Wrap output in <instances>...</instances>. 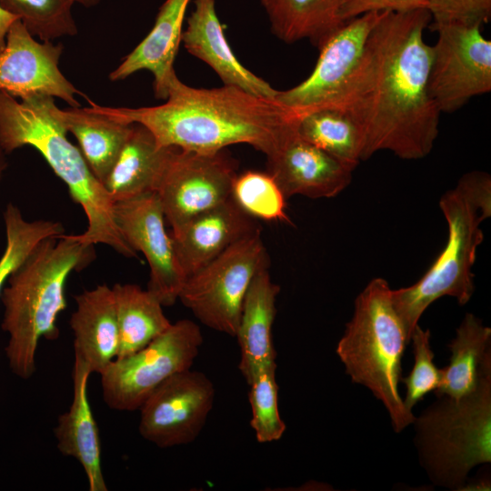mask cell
Returning <instances> with one entry per match:
<instances>
[{
    "mask_svg": "<svg viewBox=\"0 0 491 491\" xmlns=\"http://www.w3.org/2000/svg\"><path fill=\"white\" fill-rule=\"evenodd\" d=\"M430 23L426 8L384 11L358 63L321 107L340 110L356 124L364 160L379 151L417 160L434 147L441 113L428 89L432 45L424 35Z\"/></svg>",
    "mask_w": 491,
    "mask_h": 491,
    "instance_id": "cell-1",
    "label": "cell"
},
{
    "mask_svg": "<svg viewBox=\"0 0 491 491\" xmlns=\"http://www.w3.org/2000/svg\"><path fill=\"white\" fill-rule=\"evenodd\" d=\"M88 103L110 118L145 126L162 146L206 154L246 144L266 156L298 119L297 114L276 99L225 85L191 87L177 75L160 105L130 108Z\"/></svg>",
    "mask_w": 491,
    "mask_h": 491,
    "instance_id": "cell-2",
    "label": "cell"
},
{
    "mask_svg": "<svg viewBox=\"0 0 491 491\" xmlns=\"http://www.w3.org/2000/svg\"><path fill=\"white\" fill-rule=\"evenodd\" d=\"M55 97L28 94L19 99L0 90V145L8 155L32 146L65 184L69 195L85 214V232L72 235L85 246L103 244L127 258L137 253L122 236L114 217V202L95 176L78 146L56 115Z\"/></svg>",
    "mask_w": 491,
    "mask_h": 491,
    "instance_id": "cell-3",
    "label": "cell"
},
{
    "mask_svg": "<svg viewBox=\"0 0 491 491\" xmlns=\"http://www.w3.org/2000/svg\"><path fill=\"white\" fill-rule=\"evenodd\" d=\"M95 257L94 246H85L72 235L51 236L41 241L8 278L0 295L1 328L8 335L5 353L16 376L26 380L35 374L40 340L59 336L56 321L66 308L68 276Z\"/></svg>",
    "mask_w": 491,
    "mask_h": 491,
    "instance_id": "cell-4",
    "label": "cell"
},
{
    "mask_svg": "<svg viewBox=\"0 0 491 491\" xmlns=\"http://www.w3.org/2000/svg\"><path fill=\"white\" fill-rule=\"evenodd\" d=\"M439 207L447 224L446 244L415 284L392 289L393 306L410 341L426 309L442 296L466 305L475 291L473 266L484 240L480 225L491 216V177L483 171L464 174L440 198Z\"/></svg>",
    "mask_w": 491,
    "mask_h": 491,
    "instance_id": "cell-5",
    "label": "cell"
},
{
    "mask_svg": "<svg viewBox=\"0 0 491 491\" xmlns=\"http://www.w3.org/2000/svg\"><path fill=\"white\" fill-rule=\"evenodd\" d=\"M387 281L372 279L355 301L351 320L336 346V354L354 383L368 388L387 410L392 427L399 433L413 424L398 391L402 357L410 343L396 312Z\"/></svg>",
    "mask_w": 491,
    "mask_h": 491,
    "instance_id": "cell-6",
    "label": "cell"
},
{
    "mask_svg": "<svg viewBox=\"0 0 491 491\" xmlns=\"http://www.w3.org/2000/svg\"><path fill=\"white\" fill-rule=\"evenodd\" d=\"M439 398L415 418V442L431 481L460 490L473 467L491 461V361L474 391Z\"/></svg>",
    "mask_w": 491,
    "mask_h": 491,
    "instance_id": "cell-7",
    "label": "cell"
},
{
    "mask_svg": "<svg viewBox=\"0 0 491 491\" xmlns=\"http://www.w3.org/2000/svg\"><path fill=\"white\" fill-rule=\"evenodd\" d=\"M267 264L257 228L187 277L178 299L205 326L235 336L247 289Z\"/></svg>",
    "mask_w": 491,
    "mask_h": 491,
    "instance_id": "cell-8",
    "label": "cell"
},
{
    "mask_svg": "<svg viewBox=\"0 0 491 491\" xmlns=\"http://www.w3.org/2000/svg\"><path fill=\"white\" fill-rule=\"evenodd\" d=\"M203 342L201 329L192 320L171 324L145 347L115 358L99 374L104 402L117 411L138 410L165 380L192 367Z\"/></svg>",
    "mask_w": 491,
    "mask_h": 491,
    "instance_id": "cell-9",
    "label": "cell"
},
{
    "mask_svg": "<svg viewBox=\"0 0 491 491\" xmlns=\"http://www.w3.org/2000/svg\"><path fill=\"white\" fill-rule=\"evenodd\" d=\"M479 25L444 24L432 45L429 94L440 113H454L491 91V41Z\"/></svg>",
    "mask_w": 491,
    "mask_h": 491,
    "instance_id": "cell-10",
    "label": "cell"
},
{
    "mask_svg": "<svg viewBox=\"0 0 491 491\" xmlns=\"http://www.w3.org/2000/svg\"><path fill=\"white\" fill-rule=\"evenodd\" d=\"M235 175L224 150L206 154L174 147L155 191L171 231L231 198Z\"/></svg>",
    "mask_w": 491,
    "mask_h": 491,
    "instance_id": "cell-11",
    "label": "cell"
},
{
    "mask_svg": "<svg viewBox=\"0 0 491 491\" xmlns=\"http://www.w3.org/2000/svg\"><path fill=\"white\" fill-rule=\"evenodd\" d=\"M215 390L203 372L186 369L159 385L140 408L138 431L160 448L188 445L202 432Z\"/></svg>",
    "mask_w": 491,
    "mask_h": 491,
    "instance_id": "cell-12",
    "label": "cell"
},
{
    "mask_svg": "<svg viewBox=\"0 0 491 491\" xmlns=\"http://www.w3.org/2000/svg\"><path fill=\"white\" fill-rule=\"evenodd\" d=\"M114 217L125 242L141 252L149 266L147 290L163 306L178 299L185 281L176 260L165 215L155 193L114 202Z\"/></svg>",
    "mask_w": 491,
    "mask_h": 491,
    "instance_id": "cell-13",
    "label": "cell"
},
{
    "mask_svg": "<svg viewBox=\"0 0 491 491\" xmlns=\"http://www.w3.org/2000/svg\"><path fill=\"white\" fill-rule=\"evenodd\" d=\"M383 12H370L346 21L318 48L312 73L297 85L278 91L275 99L298 115L323 107L358 63Z\"/></svg>",
    "mask_w": 491,
    "mask_h": 491,
    "instance_id": "cell-14",
    "label": "cell"
},
{
    "mask_svg": "<svg viewBox=\"0 0 491 491\" xmlns=\"http://www.w3.org/2000/svg\"><path fill=\"white\" fill-rule=\"evenodd\" d=\"M63 45L37 41L16 19L10 26L5 46L0 53V90L19 98L28 94H43L80 106L82 95L59 68Z\"/></svg>",
    "mask_w": 491,
    "mask_h": 491,
    "instance_id": "cell-15",
    "label": "cell"
},
{
    "mask_svg": "<svg viewBox=\"0 0 491 491\" xmlns=\"http://www.w3.org/2000/svg\"><path fill=\"white\" fill-rule=\"evenodd\" d=\"M296 124L266 155L267 173L286 199L336 196L350 185L354 170L304 139Z\"/></svg>",
    "mask_w": 491,
    "mask_h": 491,
    "instance_id": "cell-16",
    "label": "cell"
},
{
    "mask_svg": "<svg viewBox=\"0 0 491 491\" xmlns=\"http://www.w3.org/2000/svg\"><path fill=\"white\" fill-rule=\"evenodd\" d=\"M251 218L229 198L171 231L175 255L185 279L257 229Z\"/></svg>",
    "mask_w": 491,
    "mask_h": 491,
    "instance_id": "cell-17",
    "label": "cell"
},
{
    "mask_svg": "<svg viewBox=\"0 0 491 491\" xmlns=\"http://www.w3.org/2000/svg\"><path fill=\"white\" fill-rule=\"evenodd\" d=\"M195 9L182 33L185 48L207 64L224 85L275 99L278 90L246 68L232 52L216 15L215 0H195Z\"/></svg>",
    "mask_w": 491,
    "mask_h": 491,
    "instance_id": "cell-18",
    "label": "cell"
},
{
    "mask_svg": "<svg viewBox=\"0 0 491 491\" xmlns=\"http://www.w3.org/2000/svg\"><path fill=\"white\" fill-rule=\"evenodd\" d=\"M92 374L85 363L75 355L73 399L61 414L54 428L59 452L77 460L83 467L90 491H107L103 475L99 430L87 396V382Z\"/></svg>",
    "mask_w": 491,
    "mask_h": 491,
    "instance_id": "cell-19",
    "label": "cell"
},
{
    "mask_svg": "<svg viewBox=\"0 0 491 491\" xmlns=\"http://www.w3.org/2000/svg\"><path fill=\"white\" fill-rule=\"evenodd\" d=\"M189 2L165 0L151 31L110 73V80H123L140 70H147L154 75L155 97L165 100L170 83L176 75L174 63L182 42V28Z\"/></svg>",
    "mask_w": 491,
    "mask_h": 491,
    "instance_id": "cell-20",
    "label": "cell"
},
{
    "mask_svg": "<svg viewBox=\"0 0 491 491\" xmlns=\"http://www.w3.org/2000/svg\"><path fill=\"white\" fill-rule=\"evenodd\" d=\"M279 292L267 265L255 275L244 298L235 336L240 348L238 368L247 384L259 370L276 364L272 327Z\"/></svg>",
    "mask_w": 491,
    "mask_h": 491,
    "instance_id": "cell-21",
    "label": "cell"
},
{
    "mask_svg": "<svg viewBox=\"0 0 491 491\" xmlns=\"http://www.w3.org/2000/svg\"><path fill=\"white\" fill-rule=\"evenodd\" d=\"M75 309L69 325L74 334L75 355L92 373L101 372L116 358L118 327L112 287L105 284L74 296Z\"/></svg>",
    "mask_w": 491,
    "mask_h": 491,
    "instance_id": "cell-22",
    "label": "cell"
},
{
    "mask_svg": "<svg viewBox=\"0 0 491 491\" xmlns=\"http://www.w3.org/2000/svg\"><path fill=\"white\" fill-rule=\"evenodd\" d=\"M173 148L160 145L148 129L133 124L103 183L113 202L155 193Z\"/></svg>",
    "mask_w": 491,
    "mask_h": 491,
    "instance_id": "cell-23",
    "label": "cell"
},
{
    "mask_svg": "<svg viewBox=\"0 0 491 491\" xmlns=\"http://www.w3.org/2000/svg\"><path fill=\"white\" fill-rule=\"evenodd\" d=\"M56 115L66 132L75 137L89 168L103 184L131 133L133 124L110 118L90 105L58 107Z\"/></svg>",
    "mask_w": 491,
    "mask_h": 491,
    "instance_id": "cell-24",
    "label": "cell"
},
{
    "mask_svg": "<svg viewBox=\"0 0 491 491\" xmlns=\"http://www.w3.org/2000/svg\"><path fill=\"white\" fill-rule=\"evenodd\" d=\"M490 341V327L467 313L448 345L450 362L440 369L439 385L434 391L438 397L459 399L476 388L485 366L491 361Z\"/></svg>",
    "mask_w": 491,
    "mask_h": 491,
    "instance_id": "cell-25",
    "label": "cell"
},
{
    "mask_svg": "<svg viewBox=\"0 0 491 491\" xmlns=\"http://www.w3.org/2000/svg\"><path fill=\"white\" fill-rule=\"evenodd\" d=\"M112 291L118 327L116 358L140 350L171 326L162 304L147 289L116 283Z\"/></svg>",
    "mask_w": 491,
    "mask_h": 491,
    "instance_id": "cell-26",
    "label": "cell"
},
{
    "mask_svg": "<svg viewBox=\"0 0 491 491\" xmlns=\"http://www.w3.org/2000/svg\"><path fill=\"white\" fill-rule=\"evenodd\" d=\"M273 33L291 44L307 39L319 48L344 23L337 0H261Z\"/></svg>",
    "mask_w": 491,
    "mask_h": 491,
    "instance_id": "cell-27",
    "label": "cell"
},
{
    "mask_svg": "<svg viewBox=\"0 0 491 491\" xmlns=\"http://www.w3.org/2000/svg\"><path fill=\"white\" fill-rule=\"evenodd\" d=\"M296 129L306 141L353 170L364 161V138L344 112L321 108L298 116Z\"/></svg>",
    "mask_w": 491,
    "mask_h": 491,
    "instance_id": "cell-28",
    "label": "cell"
},
{
    "mask_svg": "<svg viewBox=\"0 0 491 491\" xmlns=\"http://www.w3.org/2000/svg\"><path fill=\"white\" fill-rule=\"evenodd\" d=\"M5 248L0 257V295L10 276L45 238L65 234L62 223L52 220L30 221L20 208L8 203L4 212Z\"/></svg>",
    "mask_w": 491,
    "mask_h": 491,
    "instance_id": "cell-29",
    "label": "cell"
},
{
    "mask_svg": "<svg viewBox=\"0 0 491 491\" xmlns=\"http://www.w3.org/2000/svg\"><path fill=\"white\" fill-rule=\"evenodd\" d=\"M72 0H0V5L19 19L32 35L53 41L78 33Z\"/></svg>",
    "mask_w": 491,
    "mask_h": 491,
    "instance_id": "cell-30",
    "label": "cell"
},
{
    "mask_svg": "<svg viewBox=\"0 0 491 491\" xmlns=\"http://www.w3.org/2000/svg\"><path fill=\"white\" fill-rule=\"evenodd\" d=\"M231 198L250 217L290 222L286 212V198L267 172L246 171L236 175Z\"/></svg>",
    "mask_w": 491,
    "mask_h": 491,
    "instance_id": "cell-31",
    "label": "cell"
},
{
    "mask_svg": "<svg viewBox=\"0 0 491 491\" xmlns=\"http://www.w3.org/2000/svg\"><path fill=\"white\" fill-rule=\"evenodd\" d=\"M276 364L266 366L248 384L251 406L250 426L261 444L279 440L286 425L278 410V386L276 379Z\"/></svg>",
    "mask_w": 491,
    "mask_h": 491,
    "instance_id": "cell-32",
    "label": "cell"
},
{
    "mask_svg": "<svg viewBox=\"0 0 491 491\" xmlns=\"http://www.w3.org/2000/svg\"><path fill=\"white\" fill-rule=\"evenodd\" d=\"M430 330L422 329L417 325L412 332L410 342L413 343L414 365L410 374L402 382L406 385L405 406L412 408L426 394L435 391L440 381V369L434 362V352L430 345Z\"/></svg>",
    "mask_w": 491,
    "mask_h": 491,
    "instance_id": "cell-33",
    "label": "cell"
},
{
    "mask_svg": "<svg viewBox=\"0 0 491 491\" xmlns=\"http://www.w3.org/2000/svg\"><path fill=\"white\" fill-rule=\"evenodd\" d=\"M429 26L444 24L483 25L491 18V0H426Z\"/></svg>",
    "mask_w": 491,
    "mask_h": 491,
    "instance_id": "cell-34",
    "label": "cell"
},
{
    "mask_svg": "<svg viewBox=\"0 0 491 491\" xmlns=\"http://www.w3.org/2000/svg\"><path fill=\"white\" fill-rule=\"evenodd\" d=\"M339 15L343 21L370 12H406L427 9L426 0H337Z\"/></svg>",
    "mask_w": 491,
    "mask_h": 491,
    "instance_id": "cell-35",
    "label": "cell"
},
{
    "mask_svg": "<svg viewBox=\"0 0 491 491\" xmlns=\"http://www.w3.org/2000/svg\"><path fill=\"white\" fill-rule=\"evenodd\" d=\"M17 19L0 5V53L5 46L6 35L11 25Z\"/></svg>",
    "mask_w": 491,
    "mask_h": 491,
    "instance_id": "cell-36",
    "label": "cell"
},
{
    "mask_svg": "<svg viewBox=\"0 0 491 491\" xmlns=\"http://www.w3.org/2000/svg\"><path fill=\"white\" fill-rule=\"evenodd\" d=\"M6 153L4 151L2 146L0 145V185L2 183L5 172L8 166V162L6 159Z\"/></svg>",
    "mask_w": 491,
    "mask_h": 491,
    "instance_id": "cell-37",
    "label": "cell"
},
{
    "mask_svg": "<svg viewBox=\"0 0 491 491\" xmlns=\"http://www.w3.org/2000/svg\"><path fill=\"white\" fill-rule=\"evenodd\" d=\"M75 4H78L84 7L90 8L100 4L102 0H72Z\"/></svg>",
    "mask_w": 491,
    "mask_h": 491,
    "instance_id": "cell-38",
    "label": "cell"
}]
</instances>
